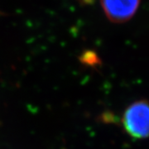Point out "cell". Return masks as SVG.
Masks as SVG:
<instances>
[{
	"instance_id": "7a4b0ae2",
	"label": "cell",
	"mask_w": 149,
	"mask_h": 149,
	"mask_svg": "<svg viewBox=\"0 0 149 149\" xmlns=\"http://www.w3.org/2000/svg\"><path fill=\"white\" fill-rule=\"evenodd\" d=\"M109 20L123 23L130 20L139 9L141 0H100Z\"/></svg>"
},
{
	"instance_id": "6da1fadb",
	"label": "cell",
	"mask_w": 149,
	"mask_h": 149,
	"mask_svg": "<svg viewBox=\"0 0 149 149\" xmlns=\"http://www.w3.org/2000/svg\"><path fill=\"white\" fill-rule=\"evenodd\" d=\"M148 104L144 100L131 104L123 116L124 129L133 139H143L148 137Z\"/></svg>"
}]
</instances>
